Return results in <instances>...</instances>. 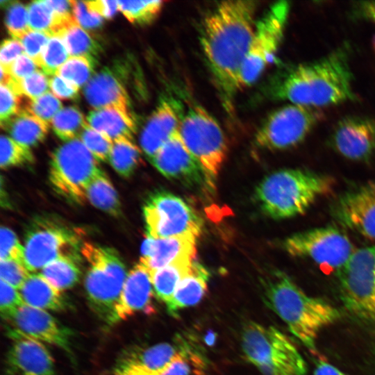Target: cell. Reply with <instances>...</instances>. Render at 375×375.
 I'll return each instance as SVG.
<instances>
[{
    "label": "cell",
    "mask_w": 375,
    "mask_h": 375,
    "mask_svg": "<svg viewBox=\"0 0 375 375\" xmlns=\"http://www.w3.org/2000/svg\"><path fill=\"white\" fill-rule=\"evenodd\" d=\"M313 375H349L326 360L318 359L315 363Z\"/></svg>",
    "instance_id": "55"
},
{
    "label": "cell",
    "mask_w": 375,
    "mask_h": 375,
    "mask_svg": "<svg viewBox=\"0 0 375 375\" xmlns=\"http://www.w3.org/2000/svg\"><path fill=\"white\" fill-rule=\"evenodd\" d=\"M59 37L64 41L71 57H83L97 65L101 51L100 44L78 24L65 29Z\"/></svg>",
    "instance_id": "31"
},
{
    "label": "cell",
    "mask_w": 375,
    "mask_h": 375,
    "mask_svg": "<svg viewBox=\"0 0 375 375\" xmlns=\"http://www.w3.org/2000/svg\"><path fill=\"white\" fill-rule=\"evenodd\" d=\"M338 276L345 306L360 317L375 319V246L355 250Z\"/></svg>",
    "instance_id": "13"
},
{
    "label": "cell",
    "mask_w": 375,
    "mask_h": 375,
    "mask_svg": "<svg viewBox=\"0 0 375 375\" xmlns=\"http://www.w3.org/2000/svg\"><path fill=\"white\" fill-rule=\"evenodd\" d=\"M143 212L147 236L167 238L199 236L203 221L183 199L165 190H158L147 199Z\"/></svg>",
    "instance_id": "11"
},
{
    "label": "cell",
    "mask_w": 375,
    "mask_h": 375,
    "mask_svg": "<svg viewBox=\"0 0 375 375\" xmlns=\"http://www.w3.org/2000/svg\"><path fill=\"white\" fill-rule=\"evenodd\" d=\"M241 347L246 360L262 375H306L307 365L289 338L273 326L247 323Z\"/></svg>",
    "instance_id": "6"
},
{
    "label": "cell",
    "mask_w": 375,
    "mask_h": 375,
    "mask_svg": "<svg viewBox=\"0 0 375 375\" xmlns=\"http://www.w3.org/2000/svg\"><path fill=\"white\" fill-rule=\"evenodd\" d=\"M69 53L62 39L51 36L46 44L40 68L47 76H54L60 67L69 58Z\"/></svg>",
    "instance_id": "37"
},
{
    "label": "cell",
    "mask_w": 375,
    "mask_h": 375,
    "mask_svg": "<svg viewBox=\"0 0 375 375\" xmlns=\"http://www.w3.org/2000/svg\"><path fill=\"white\" fill-rule=\"evenodd\" d=\"M119 10L132 24L147 25L160 15L164 1H118Z\"/></svg>",
    "instance_id": "35"
},
{
    "label": "cell",
    "mask_w": 375,
    "mask_h": 375,
    "mask_svg": "<svg viewBox=\"0 0 375 375\" xmlns=\"http://www.w3.org/2000/svg\"><path fill=\"white\" fill-rule=\"evenodd\" d=\"M30 30L43 32L52 36L54 26L53 12L46 1H34L27 6Z\"/></svg>",
    "instance_id": "41"
},
{
    "label": "cell",
    "mask_w": 375,
    "mask_h": 375,
    "mask_svg": "<svg viewBox=\"0 0 375 375\" xmlns=\"http://www.w3.org/2000/svg\"><path fill=\"white\" fill-rule=\"evenodd\" d=\"M194 260H185L150 272L156 297L165 304L172 298L178 284L192 269Z\"/></svg>",
    "instance_id": "29"
},
{
    "label": "cell",
    "mask_w": 375,
    "mask_h": 375,
    "mask_svg": "<svg viewBox=\"0 0 375 375\" xmlns=\"http://www.w3.org/2000/svg\"><path fill=\"white\" fill-rule=\"evenodd\" d=\"M1 126L12 139L29 148L42 142L49 129L47 124L25 110H21Z\"/></svg>",
    "instance_id": "28"
},
{
    "label": "cell",
    "mask_w": 375,
    "mask_h": 375,
    "mask_svg": "<svg viewBox=\"0 0 375 375\" xmlns=\"http://www.w3.org/2000/svg\"><path fill=\"white\" fill-rule=\"evenodd\" d=\"M330 141L344 158L367 161L375 152V120L364 116L344 117L336 124Z\"/></svg>",
    "instance_id": "19"
},
{
    "label": "cell",
    "mask_w": 375,
    "mask_h": 375,
    "mask_svg": "<svg viewBox=\"0 0 375 375\" xmlns=\"http://www.w3.org/2000/svg\"><path fill=\"white\" fill-rule=\"evenodd\" d=\"M353 83L350 47L344 44L319 59L280 71L268 94L274 100L317 108L354 100Z\"/></svg>",
    "instance_id": "2"
},
{
    "label": "cell",
    "mask_w": 375,
    "mask_h": 375,
    "mask_svg": "<svg viewBox=\"0 0 375 375\" xmlns=\"http://www.w3.org/2000/svg\"><path fill=\"white\" fill-rule=\"evenodd\" d=\"M88 8L102 17L110 19L119 10L118 1L96 0L85 1Z\"/></svg>",
    "instance_id": "53"
},
{
    "label": "cell",
    "mask_w": 375,
    "mask_h": 375,
    "mask_svg": "<svg viewBox=\"0 0 375 375\" xmlns=\"http://www.w3.org/2000/svg\"><path fill=\"white\" fill-rule=\"evenodd\" d=\"M79 241L78 233L67 224L51 217H38L25 233L24 264L33 272L61 257L79 260Z\"/></svg>",
    "instance_id": "9"
},
{
    "label": "cell",
    "mask_w": 375,
    "mask_h": 375,
    "mask_svg": "<svg viewBox=\"0 0 375 375\" xmlns=\"http://www.w3.org/2000/svg\"><path fill=\"white\" fill-rule=\"evenodd\" d=\"M19 87L22 96L33 100L49 92V79L43 72L37 70L20 81Z\"/></svg>",
    "instance_id": "47"
},
{
    "label": "cell",
    "mask_w": 375,
    "mask_h": 375,
    "mask_svg": "<svg viewBox=\"0 0 375 375\" xmlns=\"http://www.w3.org/2000/svg\"><path fill=\"white\" fill-rule=\"evenodd\" d=\"M331 212L344 227L375 240V182L341 194L334 202Z\"/></svg>",
    "instance_id": "16"
},
{
    "label": "cell",
    "mask_w": 375,
    "mask_h": 375,
    "mask_svg": "<svg viewBox=\"0 0 375 375\" xmlns=\"http://www.w3.org/2000/svg\"><path fill=\"white\" fill-rule=\"evenodd\" d=\"M140 159V149L133 141L113 142L108 161L120 176L126 178L131 176L138 167Z\"/></svg>",
    "instance_id": "34"
},
{
    "label": "cell",
    "mask_w": 375,
    "mask_h": 375,
    "mask_svg": "<svg viewBox=\"0 0 375 375\" xmlns=\"http://www.w3.org/2000/svg\"><path fill=\"white\" fill-rule=\"evenodd\" d=\"M87 199L96 208L115 217L121 215L118 194L106 174L101 170L89 185Z\"/></svg>",
    "instance_id": "30"
},
{
    "label": "cell",
    "mask_w": 375,
    "mask_h": 375,
    "mask_svg": "<svg viewBox=\"0 0 375 375\" xmlns=\"http://www.w3.org/2000/svg\"><path fill=\"white\" fill-rule=\"evenodd\" d=\"M19 292L24 304L42 310H66L68 303L62 292L53 287L41 274H30Z\"/></svg>",
    "instance_id": "27"
},
{
    "label": "cell",
    "mask_w": 375,
    "mask_h": 375,
    "mask_svg": "<svg viewBox=\"0 0 375 375\" xmlns=\"http://www.w3.org/2000/svg\"><path fill=\"white\" fill-rule=\"evenodd\" d=\"M61 108L60 100L49 91L37 99L23 103L21 110H27L49 126Z\"/></svg>",
    "instance_id": "40"
},
{
    "label": "cell",
    "mask_w": 375,
    "mask_h": 375,
    "mask_svg": "<svg viewBox=\"0 0 375 375\" xmlns=\"http://www.w3.org/2000/svg\"><path fill=\"white\" fill-rule=\"evenodd\" d=\"M38 67L30 57L24 53L19 56L9 67L3 68L8 71L12 78L20 81L38 70Z\"/></svg>",
    "instance_id": "50"
},
{
    "label": "cell",
    "mask_w": 375,
    "mask_h": 375,
    "mask_svg": "<svg viewBox=\"0 0 375 375\" xmlns=\"http://www.w3.org/2000/svg\"><path fill=\"white\" fill-rule=\"evenodd\" d=\"M81 253L88 265L85 289L90 307L102 322L111 326L127 276L125 265L110 247L85 242Z\"/></svg>",
    "instance_id": "5"
},
{
    "label": "cell",
    "mask_w": 375,
    "mask_h": 375,
    "mask_svg": "<svg viewBox=\"0 0 375 375\" xmlns=\"http://www.w3.org/2000/svg\"><path fill=\"white\" fill-rule=\"evenodd\" d=\"M49 88L53 94L61 99L76 100L78 97V88L58 74L49 79Z\"/></svg>",
    "instance_id": "51"
},
{
    "label": "cell",
    "mask_w": 375,
    "mask_h": 375,
    "mask_svg": "<svg viewBox=\"0 0 375 375\" xmlns=\"http://www.w3.org/2000/svg\"><path fill=\"white\" fill-rule=\"evenodd\" d=\"M0 165L6 169L12 167L31 164L34 156L29 147L20 144L11 138L1 135L0 138Z\"/></svg>",
    "instance_id": "36"
},
{
    "label": "cell",
    "mask_w": 375,
    "mask_h": 375,
    "mask_svg": "<svg viewBox=\"0 0 375 375\" xmlns=\"http://www.w3.org/2000/svg\"><path fill=\"white\" fill-rule=\"evenodd\" d=\"M185 111L183 102L175 96L161 97L140 137V147L149 160L178 130Z\"/></svg>",
    "instance_id": "20"
},
{
    "label": "cell",
    "mask_w": 375,
    "mask_h": 375,
    "mask_svg": "<svg viewBox=\"0 0 375 375\" xmlns=\"http://www.w3.org/2000/svg\"><path fill=\"white\" fill-rule=\"evenodd\" d=\"M283 245L292 256L309 258L322 267L337 272L355 251L348 236L333 226L294 233L286 238Z\"/></svg>",
    "instance_id": "14"
},
{
    "label": "cell",
    "mask_w": 375,
    "mask_h": 375,
    "mask_svg": "<svg viewBox=\"0 0 375 375\" xmlns=\"http://www.w3.org/2000/svg\"><path fill=\"white\" fill-rule=\"evenodd\" d=\"M290 8V2L276 1L257 19L240 74V89L257 81L273 61L283 39Z\"/></svg>",
    "instance_id": "10"
},
{
    "label": "cell",
    "mask_w": 375,
    "mask_h": 375,
    "mask_svg": "<svg viewBox=\"0 0 375 375\" xmlns=\"http://www.w3.org/2000/svg\"><path fill=\"white\" fill-rule=\"evenodd\" d=\"M13 340L6 356V375H55L54 360L42 342L28 338Z\"/></svg>",
    "instance_id": "21"
},
{
    "label": "cell",
    "mask_w": 375,
    "mask_h": 375,
    "mask_svg": "<svg viewBox=\"0 0 375 375\" xmlns=\"http://www.w3.org/2000/svg\"><path fill=\"white\" fill-rule=\"evenodd\" d=\"M79 138L97 160L108 161L113 144L110 138L90 127L88 124Z\"/></svg>",
    "instance_id": "42"
},
{
    "label": "cell",
    "mask_w": 375,
    "mask_h": 375,
    "mask_svg": "<svg viewBox=\"0 0 375 375\" xmlns=\"http://www.w3.org/2000/svg\"><path fill=\"white\" fill-rule=\"evenodd\" d=\"M351 13L356 19L375 24V1L356 2L353 5Z\"/></svg>",
    "instance_id": "54"
},
{
    "label": "cell",
    "mask_w": 375,
    "mask_h": 375,
    "mask_svg": "<svg viewBox=\"0 0 375 375\" xmlns=\"http://www.w3.org/2000/svg\"><path fill=\"white\" fill-rule=\"evenodd\" d=\"M192 342L178 335L170 342L129 350L117 359L108 375H159Z\"/></svg>",
    "instance_id": "17"
},
{
    "label": "cell",
    "mask_w": 375,
    "mask_h": 375,
    "mask_svg": "<svg viewBox=\"0 0 375 375\" xmlns=\"http://www.w3.org/2000/svg\"><path fill=\"white\" fill-rule=\"evenodd\" d=\"M50 37L45 33L29 30L19 40L24 54L30 57L39 67L44 47Z\"/></svg>",
    "instance_id": "43"
},
{
    "label": "cell",
    "mask_w": 375,
    "mask_h": 375,
    "mask_svg": "<svg viewBox=\"0 0 375 375\" xmlns=\"http://www.w3.org/2000/svg\"><path fill=\"white\" fill-rule=\"evenodd\" d=\"M73 13L78 24L85 28H99L103 24V17L91 10L86 1H72Z\"/></svg>",
    "instance_id": "49"
},
{
    "label": "cell",
    "mask_w": 375,
    "mask_h": 375,
    "mask_svg": "<svg viewBox=\"0 0 375 375\" xmlns=\"http://www.w3.org/2000/svg\"><path fill=\"white\" fill-rule=\"evenodd\" d=\"M266 306L306 347L314 349L320 331L340 317L327 301L307 294L287 274L276 270L260 281Z\"/></svg>",
    "instance_id": "3"
},
{
    "label": "cell",
    "mask_w": 375,
    "mask_h": 375,
    "mask_svg": "<svg viewBox=\"0 0 375 375\" xmlns=\"http://www.w3.org/2000/svg\"><path fill=\"white\" fill-rule=\"evenodd\" d=\"M23 50L21 42L15 39H6L3 41L0 49L1 66L8 68L22 55Z\"/></svg>",
    "instance_id": "52"
},
{
    "label": "cell",
    "mask_w": 375,
    "mask_h": 375,
    "mask_svg": "<svg viewBox=\"0 0 375 375\" xmlns=\"http://www.w3.org/2000/svg\"><path fill=\"white\" fill-rule=\"evenodd\" d=\"M374 49H375V40H374Z\"/></svg>",
    "instance_id": "56"
},
{
    "label": "cell",
    "mask_w": 375,
    "mask_h": 375,
    "mask_svg": "<svg viewBox=\"0 0 375 375\" xmlns=\"http://www.w3.org/2000/svg\"><path fill=\"white\" fill-rule=\"evenodd\" d=\"M163 176L193 187L206 184L205 172L177 130L150 160Z\"/></svg>",
    "instance_id": "18"
},
{
    "label": "cell",
    "mask_w": 375,
    "mask_h": 375,
    "mask_svg": "<svg viewBox=\"0 0 375 375\" xmlns=\"http://www.w3.org/2000/svg\"><path fill=\"white\" fill-rule=\"evenodd\" d=\"M83 93L88 103L94 109L116 108L131 112L122 81L110 67H103L95 73L84 86Z\"/></svg>",
    "instance_id": "24"
},
{
    "label": "cell",
    "mask_w": 375,
    "mask_h": 375,
    "mask_svg": "<svg viewBox=\"0 0 375 375\" xmlns=\"http://www.w3.org/2000/svg\"><path fill=\"white\" fill-rule=\"evenodd\" d=\"M322 117L317 108L292 103L270 112L255 134L260 148L281 150L293 147L306 138Z\"/></svg>",
    "instance_id": "12"
},
{
    "label": "cell",
    "mask_w": 375,
    "mask_h": 375,
    "mask_svg": "<svg viewBox=\"0 0 375 375\" xmlns=\"http://www.w3.org/2000/svg\"><path fill=\"white\" fill-rule=\"evenodd\" d=\"M0 310L2 318L10 321L19 308L24 304L19 290L1 279Z\"/></svg>",
    "instance_id": "44"
},
{
    "label": "cell",
    "mask_w": 375,
    "mask_h": 375,
    "mask_svg": "<svg viewBox=\"0 0 375 375\" xmlns=\"http://www.w3.org/2000/svg\"><path fill=\"white\" fill-rule=\"evenodd\" d=\"M8 322L11 324V327L7 328V334L11 339L28 338L48 343L60 348L73 357L72 331L47 310L24 304Z\"/></svg>",
    "instance_id": "15"
},
{
    "label": "cell",
    "mask_w": 375,
    "mask_h": 375,
    "mask_svg": "<svg viewBox=\"0 0 375 375\" xmlns=\"http://www.w3.org/2000/svg\"><path fill=\"white\" fill-rule=\"evenodd\" d=\"M95 65L83 57H69L56 74L79 88L92 78Z\"/></svg>",
    "instance_id": "38"
},
{
    "label": "cell",
    "mask_w": 375,
    "mask_h": 375,
    "mask_svg": "<svg viewBox=\"0 0 375 375\" xmlns=\"http://www.w3.org/2000/svg\"><path fill=\"white\" fill-rule=\"evenodd\" d=\"M1 5L6 9L5 24L13 39L19 40L30 28L28 23L27 8L15 1H1Z\"/></svg>",
    "instance_id": "39"
},
{
    "label": "cell",
    "mask_w": 375,
    "mask_h": 375,
    "mask_svg": "<svg viewBox=\"0 0 375 375\" xmlns=\"http://www.w3.org/2000/svg\"><path fill=\"white\" fill-rule=\"evenodd\" d=\"M196 240L192 236L153 238L147 236L141 247L140 263L150 272L185 260H194Z\"/></svg>",
    "instance_id": "23"
},
{
    "label": "cell",
    "mask_w": 375,
    "mask_h": 375,
    "mask_svg": "<svg viewBox=\"0 0 375 375\" xmlns=\"http://www.w3.org/2000/svg\"><path fill=\"white\" fill-rule=\"evenodd\" d=\"M153 291L150 271L141 263L137 264L127 274L115 308L111 326L136 313L153 311Z\"/></svg>",
    "instance_id": "22"
},
{
    "label": "cell",
    "mask_w": 375,
    "mask_h": 375,
    "mask_svg": "<svg viewBox=\"0 0 375 375\" xmlns=\"http://www.w3.org/2000/svg\"><path fill=\"white\" fill-rule=\"evenodd\" d=\"M178 131L185 145L201 165L208 188L215 189L227 152L219 124L203 106L194 104L185 110Z\"/></svg>",
    "instance_id": "7"
},
{
    "label": "cell",
    "mask_w": 375,
    "mask_h": 375,
    "mask_svg": "<svg viewBox=\"0 0 375 375\" xmlns=\"http://www.w3.org/2000/svg\"><path fill=\"white\" fill-rule=\"evenodd\" d=\"M253 0L219 2L203 18L200 45L222 106L231 114L257 19Z\"/></svg>",
    "instance_id": "1"
},
{
    "label": "cell",
    "mask_w": 375,
    "mask_h": 375,
    "mask_svg": "<svg viewBox=\"0 0 375 375\" xmlns=\"http://www.w3.org/2000/svg\"><path fill=\"white\" fill-rule=\"evenodd\" d=\"M333 183L331 178L308 169H285L263 178L254 196L266 215L283 219L303 214Z\"/></svg>",
    "instance_id": "4"
},
{
    "label": "cell",
    "mask_w": 375,
    "mask_h": 375,
    "mask_svg": "<svg viewBox=\"0 0 375 375\" xmlns=\"http://www.w3.org/2000/svg\"><path fill=\"white\" fill-rule=\"evenodd\" d=\"M30 275L24 264L11 259L1 260V279L19 290Z\"/></svg>",
    "instance_id": "45"
},
{
    "label": "cell",
    "mask_w": 375,
    "mask_h": 375,
    "mask_svg": "<svg viewBox=\"0 0 375 375\" xmlns=\"http://www.w3.org/2000/svg\"><path fill=\"white\" fill-rule=\"evenodd\" d=\"M87 124L83 113L76 106L61 108L51 124L54 133L65 142L79 138Z\"/></svg>",
    "instance_id": "33"
},
{
    "label": "cell",
    "mask_w": 375,
    "mask_h": 375,
    "mask_svg": "<svg viewBox=\"0 0 375 375\" xmlns=\"http://www.w3.org/2000/svg\"><path fill=\"white\" fill-rule=\"evenodd\" d=\"M101 171L97 160L76 138L66 142L52 153L49 181L58 194L82 204L87 199L89 185Z\"/></svg>",
    "instance_id": "8"
},
{
    "label": "cell",
    "mask_w": 375,
    "mask_h": 375,
    "mask_svg": "<svg viewBox=\"0 0 375 375\" xmlns=\"http://www.w3.org/2000/svg\"><path fill=\"white\" fill-rule=\"evenodd\" d=\"M78 260L61 257L49 263L41 270V274L60 292L72 288L78 281L81 270Z\"/></svg>",
    "instance_id": "32"
},
{
    "label": "cell",
    "mask_w": 375,
    "mask_h": 375,
    "mask_svg": "<svg viewBox=\"0 0 375 375\" xmlns=\"http://www.w3.org/2000/svg\"><path fill=\"white\" fill-rule=\"evenodd\" d=\"M209 276L206 268L194 260L191 270L179 282L166 303L167 312L177 316L183 310L199 303L206 293Z\"/></svg>",
    "instance_id": "25"
},
{
    "label": "cell",
    "mask_w": 375,
    "mask_h": 375,
    "mask_svg": "<svg viewBox=\"0 0 375 375\" xmlns=\"http://www.w3.org/2000/svg\"><path fill=\"white\" fill-rule=\"evenodd\" d=\"M1 260L11 259L24 263V246L15 233L6 226L1 227Z\"/></svg>",
    "instance_id": "46"
},
{
    "label": "cell",
    "mask_w": 375,
    "mask_h": 375,
    "mask_svg": "<svg viewBox=\"0 0 375 375\" xmlns=\"http://www.w3.org/2000/svg\"><path fill=\"white\" fill-rule=\"evenodd\" d=\"M0 97V119L3 124L19 112L23 97L17 96L8 86L1 84Z\"/></svg>",
    "instance_id": "48"
},
{
    "label": "cell",
    "mask_w": 375,
    "mask_h": 375,
    "mask_svg": "<svg viewBox=\"0 0 375 375\" xmlns=\"http://www.w3.org/2000/svg\"><path fill=\"white\" fill-rule=\"evenodd\" d=\"M86 121L90 127L112 142H133L136 126L131 112L116 108L94 109L88 113Z\"/></svg>",
    "instance_id": "26"
}]
</instances>
